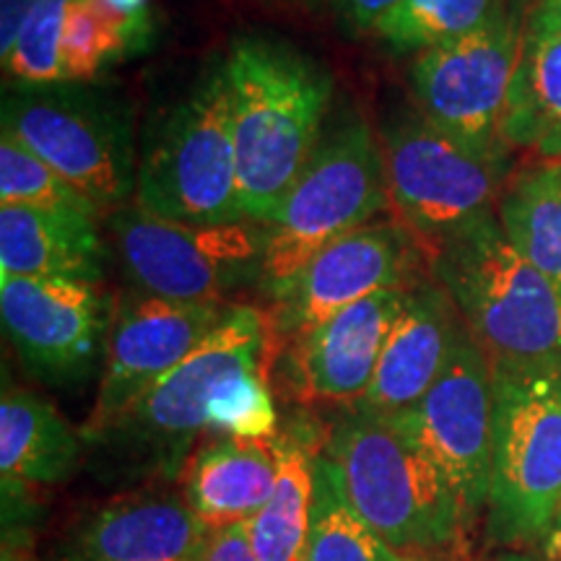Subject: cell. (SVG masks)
Listing matches in <instances>:
<instances>
[{"label":"cell","instance_id":"6da1fadb","mask_svg":"<svg viewBox=\"0 0 561 561\" xmlns=\"http://www.w3.org/2000/svg\"><path fill=\"white\" fill-rule=\"evenodd\" d=\"M244 219L268 224L320 146L333 79L289 42L242 34L224 55Z\"/></svg>","mask_w":561,"mask_h":561},{"label":"cell","instance_id":"7a4b0ae2","mask_svg":"<svg viewBox=\"0 0 561 561\" xmlns=\"http://www.w3.org/2000/svg\"><path fill=\"white\" fill-rule=\"evenodd\" d=\"M322 453L335 462L351 507L390 551L447 559L468 517L453 483L390 419L348 409Z\"/></svg>","mask_w":561,"mask_h":561},{"label":"cell","instance_id":"3957f363","mask_svg":"<svg viewBox=\"0 0 561 561\" xmlns=\"http://www.w3.org/2000/svg\"><path fill=\"white\" fill-rule=\"evenodd\" d=\"M430 268L491 367L561 362V294L510 242L500 214L442 242Z\"/></svg>","mask_w":561,"mask_h":561},{"label":"cell","instance_id":"277c9868","mask_svg":"<svg viewBox=\"0 0 561 561\" xmlns=\"http://www.w3.org/2000/svg\"><path fill=\"white\" fill-rule=\"evenodd\" d=\"M276 341L268 312L229 307L221 325L185 362L87 447L102 453L115 476L174 479L185 471L193 442L206 432L210 398L221 382L250 367L268 369Z\"/></svg>","mask_w":561,"mask_h":561},{"label":"cell","instance_id":"5b68a950","mask_svg":"<svg viewBox=\"0 0 561 561\" xmlns=\"http://www.w3.org/2000/svg\"><path fill=\"white\" fill-rule=\"evenodd\" d=\"M136 203L182 224L242 221L237 149L224 58L159 117L138 164Z\"/></svg>","mask_w":561,"mask_h":561},{"label":"cell","instance_id":"8992f818","mask_svg":"<svg viewBox=\"0 0 561 561\" xmlns=\"http://www.w3.org/2000/svg\"><path fill=\"white\" fill-rule=\"evenodd\" d=\"M3 136L45 161L102 219L128 206L136 191L130 110L94 83L11 89L3 96Z\"/></svg>","mask_w":561,"mask_h":561},{"label":"cell","instance_id":"52a82bcc","mask_svg":"<svg viewBox=\"0 0 561 561\" xmlns=\"http://www.w3.org/2000/svg\"><path fill=\"white\" fill-rule=\"evenodd\" d=\"M494 369L489 536L541 543L561 510V362Z\"/></svg>","mask_w":561,"mask_h":561},{"label":"cell","instance_id":"ba28073f","mask_svg":"<svg viewBox=\"0 0 561 561\" xmlns=\"http://www.w3.org/2000/svg\"><path fill=\"white\" fill-rule=\"evenodd\" d=\"M390 206L382 146L367 121L339 125L314 149L305 172L268 224L261 286L273 294L328 244L367 227Z\"/></svg>","mask_w":561,"mask_h":561},{"label":"cell","instance_id":"9c48e42d","mask_svg":"<svg viewBox=\"0 0 561 561\" xmlns=\"http://www.w3.org/2000/svg\"><path fill=\"white\" fill-rule=\"evenodd\" d=\"M133 289L178 305H221L244 284H261L268 227L250 219L182 224L138 203L107 219Z\"/></svg>","mask_w":561,"mask_h":561},{"label":"cell","instance_id":"30bf717a","mask_svg":"<svg viewBox=\"0 0 561 561\" xmlns=\"http://www.w3.org/2000/svg\"><path fill=\"white\" fill-rule=\"evenodd\" d=\"M380 146L390 208L430 257L442 242L494 214L507 187V161L479 157L421 112L392 117Z\"/></svg>","mask_w":561,"mask_h":561},{"label":"cell","instance_id":"8fae6325","mask_svg":"<svg viewBox=\"0 0 561 561\" xmlns=\"http://www.w3.org/2000/svg\"><path fill=\"white\" fill-rule=\"evenodd\" d=\"M525 19L517 5L479 30L413 58L411 87L419 112L434 128L491 161H507L502 128L512 81L520 66Z\"/></svg>","mask_w":561,"mask_h":561},{"label":"cell","instance_id":"7c38bea8","mask_svg":"<svg viewBox=\"0 0 561 561\" xmlns=\"http://www.w3.org/2000/svg\"><path fill=\"white\" fill-rule=\"evenodd\" d=\"M390 421L445 473L471 520L486 510L494 462V369L468 328L430 392Z\"/></svg>","mask_w":561,"mask_h":561},{"label":"cell","instance_id":"4fadbf2b","mask_svg":"<svg viewBox=\"0 0 561 561\" xmlns=\"http://www.w3.org/2000/svg\"><path fill=\"white\" fill-rule=\"evenodd\" d=\"M424 248L398 221L367 224L322 248L297 276L271 294L276 339L297 341L320 322L382 289H413Z\"/></svg>","mask_w":561,"mask_h":561},{"label":"cell","instance_id":"5bb4252c","mask_svg":"<svg viewBox=\"0 0 561 561\" xmlns=\"http://www.w3.org/2000/svg\"><path fill=\"white\" fill-rule=\"evenodd\" d=\"M112 307L100 284L76 278H3L0 318L32 377L62 388L89 380L107 354Z\"/></svg>","mask_w":561,"mask_h":561},{"label":"cell","instance_id":"9a60e30c","mask_svg":"<svg viewBox=\"0 0 561 561\" xmlns=\"http://www.w3.org/2000/svg\"><path fill=\"white\" fill-rule=\"evenodd\" d=\"M227 312L224 305H178L144 291L121 297L112 312L100 396L81 430L83 442L121 421L221 325Z\"/></svg>","mask_w":561,"mask_h":561},{"label":"cell","instance_id":"2e32d148","mask_svg":"<svg viewBox=\"0 0 561 561\" xmlns=\"http://www.w3.org/2000/svg\"><path fill=\"white\" fill-rule=\"evenodd\" d=\"M208 536L178 491H136L81 517L60 546V561H201Z\"/></svg>","mask_w":561,"mask_h":561},{"label":"cell","instance_id":"e0dca14e","mask_svg":"<svg viewBox=\"0 0 561 561\" xmlns=\"http://www.w3.org/2000/svg\"><path fill=\"white\" fill-rule=\"evenodd\" d=\"M411 289H382L294 341L291 371L301 398L356 405L367 396L382 346Z\"/></svg>","mask_w":561,"mask_h":561},{"label":"cell","instance_id":"ac0fdd59","mask_svg":"<svg viewBox=\"0 0 561 561\" xmlns=\"http://www.w3.org/2000/svg\"><path fill=\"white\" fill-rule=\"evenodd\" d=\"M462 331L447 291L434 278L419 280L385 341L367 396L351 409L380 419L411 411L437 382Z\"/></svg>","mask_w":561,"mask_h":561},{"label":"cell","instance_id":"d6986e66","mask_svg":"<svg viewBox=\"0 0 561 561\" xmlns=\"http://www.w3.org/2000/svg\"><path fill=\"white\" fill-rule=\"evenodd\" d=\"M81 432L37 392L5 388L0 398V473L3 496L53 489L73 479L83 458Z\"/></svg>","mask_w":561,"mask_h":561},{"label":"cell","instance_id":"ffe728a7","mask_svg":"<svg viewBox=\"0 0 561 561\" xmlns=\"http://www.w3.org/2000/svg\"><path fill=\"white\" fill-rule=\"evenodd\" d=\"M104 250L96 221L30 206H0L3 278H76L100 284Z\"/></svg>","mask_w":561,"mask_h":561},{"label":"cell","instance_id":"44dd1931","mask_svg":"<svg viewBox=\"0 0 561 561\" xmlns=\"http://www.w3.org/2000/svg\"><path fill=\"white\" fill-rule=\"evenodd\" d=\"M182 496L210 530L244 525L276 486V442L216 439L187 460Z\"/></svg>","mask_w":561,"mask_h":561},{"label":"cell","instance_id":"7402d4cb","mask_svg":"<svg viewBox=\"0 0 561 561\" xmlns=\"http://www.w3.org/2000/svg\"><path fill=\"white\" fill-rule=\"evenodd\" d=\"M502 136L510 149L561 161V30L530 13Z\"/></svg>","mask_w":561,"mask_h":561},{"label":"cell","instance_id":"603a6c76","mask_svg":"<svg viewBox=\"0 0 561 561\" xmlns=\"http://www.w3.org/2000/svg\"><path fill=\"white\" fill-rule=\"evenodd\" d=\"M276 442V486L252 517L248 536L257 561H305L314 504V460L325 445L307 424Z\"/></svg>","mask_w":561,"mask_h":561},{"label":"cell","instance_id":"cb8c5ba5","mask_svg":"<svg viewBox=\"0 0 561 561\" xmlns=\"http://www.w3.org/2000/svg\"><path fill=\"white\" fill-rule=\"evenodd\" d=\"M151 11L128 13L110 0H70L60 39L62 83H94L104 70L153 42Z\"/></svg>","mask_w":561,"mask_h":561},{"label":"cell","instance_id":"d4e9b609","mask_svg":"<svg viewBox=\"0 0 561 561\" xmlns=\"http://www.w3.org/2000/svg\"><path fill=\"white\" fill-rule=\"evenodd\" d=\"M500 221L510 242L561 294V172L541 164L510 180L500 198Z\"/></svg>","mask_w":561,"mask_h":561},{"label":"cell","instance_id":"484cf974","mask_svg":"<svg viewBox=\"0 0 561 561\" xmlns=\"http://www.w3.org/2000/svg\"><path fill=\"white\" fill-rule=\"evenodd\" d=\"M388 546L351 507L335 462L314 460V504L305 561H388Z\"/></svg>","mask_w":561,"mask_h":561},{"label":"cell","instance_id":"4316f807","mask_svg":"<svg viewBox=\"0 0 561 561\" xmlns=\"http://www.w3.org/2000/svg\"><path fill=\"white\" fill-rule=\"evenodd\" d=\"M507 0H401L375 34L398 53H424L466 37L494 19Z\"/></svg>","mask_w":561,"mask_h":561},{"label":"cell","instance_id":"83f0119b","mask_svg":"<svg viewBox=\"0 0 561 561\" xmlns=\"http://www.w3.org/2000/svg\"><path fill=\"white\" fill-rule=\"evenodd\" d=\"M0 201L3 206H30L55 214L87 216L100 221V210L68 185L45 161L26 151L11 136L0 140Z\"/></svg>","mask_w":561,"mask_h":561},{"label":"cell","instance_id":"f1b7e54d","mask_svg":"<svg viewBox=\"0 0 561 561\" xmlns=\"http://www.w3.org/2000/svg\"><path fill=\"white\" fill-rule=\"evenodd\" d=\"M278 413L268 388V369L250 367L221 382L208 405L206 432L219 439H276Z\"/></svg>","mask_w":561,"mask_h":561},{"label":"cell","instance_id":"f546056e","mask_svg":"<svg viewBox=\"0 0 561 561\" xmlns=\"http://www.w3.org/2000/svg\"><path fill=\"white\" fill-rule=\"evenodd\" d=\"M70 0H39L24 32L3 60L11 89H45L62 83L60 39Z\"/></svg>","mask_w":561,"mask_h":561},{"label":"cell","instance_id":"4dcf8cb0","mask_svg":"<svg viewBox=\"0 0 561 561\" xmlns=\"http://www.w3.org/2000/svg\"><path fill=\"white\" fill-rule=\"evenodd\" d=\"M201 561H257L248 536V525L210 530Z\"/></svg>","mask_w":561,"mask_h":561},{"label":"cell","instance_id":"1f68e13d","mask_svg":"<svg viewBox=\"0 0 561 561\" xmlns=\"http://www.w3.org/2000/svg\"><path fill=\"white\" fill-rule=\"evenodd\" d=\"M331 3L351 30L375 32L377 24L392 13L401 0H331Z\"/></svg>","mask_w":561,"mask_h":561},{"label":"cell","instance_id":"d6a6232c","mask_svg":"<svg viewBox=\"0 0 561 561\" xmlns=\"http://www.w3.org/2000/svg\"><path fill=\"white\" fill-rule=\"evenodd\" d=\"M39 0H0V58H5L24 32Z\"/></svg>","mask_w":561,"mask_h":561},{"label":"cell","instance_id":"836d02e7","mask_svg":"<svg viewBox=\"0 0 561 561\" xmlns=\"http://www.w3.org/2000/svg\"><path fill=\"white\" fill-rule=\"evenodd\" d=\"M530 16L553 26V30H561V0H536Z\"/></svg>","mask_w":561,"mask_h":561},{"label":"cell","instance_id":"e575fe53","mask_svg":"<svg viewBox=\"0 0 561 561\" xmlns=\"http://www.w3.org/2000/svg\"><path fill=\"white\" fill-rule=\"evenodd\" d=\"M546 557L549 561H561V510L557 515V523H553V528L549 533V538H546Z\"/></svg>","mask_w":561,"mask_h":561},{"label":"cell","instance_id":"d590c367","mask_svg":"<svg viewBox=\"0 0 561 561\" xmlns=\"http://www.w3.org/2000/svg\"><path fill=\"white\" fill-rule=\"evenodd\" d=\"M110 3L117 5L121 11H128V13L146 11V0H110Z\"/></svg>","mask_w":561,"mask_h":561},{"label":"cell","instance_id":"8d00e7d4","mask_svg":"<svg viewBox=\"0 0 561 561\" xmlns=\"http://www.w3.org/2000/svg\"><path fill=\"white\" fill-rule=\"evenodd\" d=\"M491 561H538L536 557H530V553H520V551H504L500 557H494Z\"/></svg>","mask_w":561,"mask_h":561},{"label":"cell","instance_id":"74e56055","mask_svg":"<svg viewBox=\"0 0 561 561\" xmlns=\"http://www.w3.org/2000/svg\"><path fill=\"white\" fill-rule=\"evenodd\" d=\"M388 561H450V559H442V557H403V553L388 551Z\"/></svg>","mask_w":561,"mask_h":561},{"label":"cell","instance_id":"f35d334b","mask_svg":"<svg viewBox=\"0 0 561 561\" xmlns=\"http://www.w3.org/2000/svg\"><path fill=\"white\" fill-rule=\"evenodd\" d=\"M3 561H21V559L9 549V546H3Z\"/></svg>","mask_w":561,"mask_h":561},{"label":"cell","instance_id":"ab89813d","mask_svg":"<svg viewBox=\"0 0 561 561\" xmlns=\"http://www.w3.org/2000/svg\"><path fill=\"white\" fill-rule=\"evenodd\" d=\"M553 164H557V167H559V172H561V161H553Z\"/></svg>","mask_w":561,"mask_h":561}]
</instances>
